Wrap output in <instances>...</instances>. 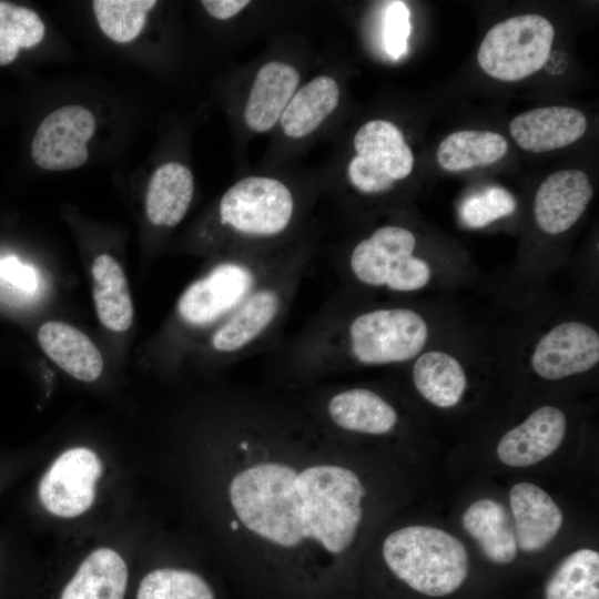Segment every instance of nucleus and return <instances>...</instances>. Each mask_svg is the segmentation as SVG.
Here are the masks:
<instances>
[{
    "mask_svg": "<svg viewBox=\"0 0 599 599\" xmlns=\"http://www.w3.org/2000/svg\"><path fill=\"white\" fill-rule=\"evenodd\" d=\"M441 298L378 300L339 290L278 351L276 372L311 383L348 370L399 368L474 319Z\"/></svg>",
    "mask_w": 599,
    "mask_h": 599,
    "instance_id": "obj_1",
    "label": "nucleus"
},
{
    "mask_svg": "<svg viewBox=\"0 0 599 599\" xmlns=\"http://www.w3.org/2000/svg\"><path fill=\"white\" fill-rule=\"evenodd\" d=\"M364 496L353 470L329 463L298 468L261 460L238 470L229 485L235 517L251 534L277 548L311 542L331 555L352 545Z\"/></svg>",
    "mask_w": 599,
    "mask_h": 599,
    "instance_id": "obj_2",
    "label": "nucleus"
},
{
    "mask_svg": "<svg viewBox=\"0 0 599 599\" xmlns=\"http://www.w3.org/2000/svg\"><path fill=\"white\" fill-rule=\"evenodd\" d=\"M341 291L367 298L414 300L480 285L470 261L454 253L423 251L417 233L384 224L344 254L336 271Z\"/></svg>",
    "mask_w": 599,
    "mask_h": 599,
    "instance_id": "obj_3",
    "label": "nucleus"
},
{
    "mask_svg": "<svg viewBox=\"0 0 599 599\" xmlns=\"http://www.w3.org/2000/svg\"><path fill=\"white\" fill-rule=\"evenodd\" d=\"M504 325L508 369L559 383L597 372L599 365L598 306L577 297L549 295L511 311Z\"/></svg>",
    "mask_w": 599,
    "mask_h": 599,
    "instance_id": "obj_4",
    "label": "nucleus"
},
{
    "mask_svg": "<svg viewBox=\"0 0 599 599\" xmlns=\"http://www.w3.org/2000/svg\"><path fill=\"white\" fill-rule=\"evenodd\" d=\"M307 264V252H293L226 321L207 335L206 352L215 363L236 364L275 343Z\"/></svg>",
    "mask_w": 599,
    "mask_h": 599,
    "instance_id": "obj_5",
    "label": "nucleus"
},
{
    "mask_svg": "<svg viewBox=\"0 0 599 599\" xmlns=\"http://www.w3.org/2000/svg\"><path fill=\"white\" fill-rule=\"evenodd\" d=\"M292 254L267 248L229 252L182 292L175 307L179 324L210 334Z\"/></svg>",
    "mask_w": 599,
    "mask_h": 599,
    "instance_id": "obj_6",
    "label": "nucleus"
},
{
    "mask_svg": "<svg viewBox=\"0 0 599 599\" xmlns=\"http://www.w3.org/2000/svg\"><path fill=\"white\" fill-rule=\"evenodd\" d=\"M383 557L389 570L412 589L433 597L457 590L468 575V554L448 532L408 526L387 536Z\"/></svg>",
    "mask_w": 599,
    "mask_h": 599,
    "instance_id": "obj_7",
    "label": "nucleus"
},
{
    "mask_svg": "<svg viewBox=\"0 0 599 599\" xmlns=\"http://www.w3.org/2000/svg\"><path fill=\"white\" fill-rule=\"evenodd\" d=\"M296 201L286 184L266 176H247L233 184L221 197L219 225L235 240L266 242L283 236L292 226ZM258 248V247H257Z\"/></svg>",
    "mask_w": 599,
    "mask_h": 599,
    "instance_id": "obj_8",
    "label": "nucleus"
},
{
    "mask_svg": "<svg viewBox=\"0 0 599 599\" xmlns=\"http://www.w3.org/2000/svg\"><path fill=\"white\" fill-rule=\"evenodd\" d=\"M555 29L545 17L520 14L488 30L477 53L481 70L500 81H519L539 71L547 62Z\"/></svg>",
    "mask_w": 599,
    "mask_h": 599,
    "instance_id": "obj_9",
    "label": "nucleus"
},
{
    "mask_svg": "<svg viewBox=\"0 0 599 599\" xmlns=\"http://www.w3.org/2000/svg\"><path fill=\"white\" fill-rule=\"evenodd\" d=\"M356 155L347 167L351 185L364 195H380L409 176L414 154L403 132L393 122L370 120L353 140Z\"/></svg>",
    "mask_w": 599,
    "mask_h": 599,
    "instance_id": "obj_10",
    "label": "nucleus"
},
{
    "mask_svg": "<svg viewBox=\"0 0 599 599\" xmlns=\"http://www.w3.org/2000/svg\"><path fill=\"white\" fill-rule=\"evenodd\" d=\"M103 467L97 454L85 447L64 450L39 483V499L52 515L73 518L84 514L95 498V484Z\"/></svg>",
    "mask_w": 599,
    "mask_h": 599,
    "instance_id": "obj_11",
    "label": "nucleus"
},
{
    "mask_svg": "<svg viewBox=\"0 0 599 599\" xmlns=\"http://www.w3.org/2000/svg\"><path fill=\"white\" fill-rule=\"evenodd\" d=\"M94 129V116L88 109L80 105L62 106L38 126L31 143V156L44 170L79 167L88 159L85 143Z\"/></svg>",
    "mask_w": 599,
    "mask_h": 599,
    "instance_id": "obj_12",
    "label": "nucleus"
},
{
    "mask_svg": "<svg viewBox=\"0 0 599 599\" xmlns=\"http://www.w3.org/2000/svg\"><path fill=\"white\" fill-rule=\"evenodd\" d=\"M593 187L586 172L566 169L551 173L536 190L532 223L541 236L566 235L586 213Z\"/></svg>",
    "mask_w": 599,
    "mask_h": 599,
    "instance_id": "obj_13",
    "label": "nucleus"
},
{
    "mask_svg": "<svg viewBox=\"0 0 599 599\" xmlns=\"http://www.w3.org/2000/svg\"><path fill=\"white\" fill-rule=\"evenodd\" d=\"M321 412L331 426L349 434L384 436L400 424L396 406L367 386L342 387L324 395Z\"/></svg>",
    "mask_w": 599,
    "mask_h": 599,
    "instance_id": "obj_14",
    "label": "nucleus"
},
{
    "mask_svg": "<svg viewBox=\"0 0 599 599\" xmlns=\"http://www.w3.org/2000/svg\"><path fill=\"white\" fill-rule=\"evenodd\" d=\"M568 432V416L557 405L536 407L499 439L497 456L507 466L528 467L552 455Z\"/></svg>",
    "mask_w": 599,
    "mask_h": 599,
    "instance_id": "obj_15",
    "label": "nucleus"
},
{
    "mask_svg": "<svg viewBox=\"0 0 599 599\" xmlns=\"http://www.w3.org/2000/svg\"><path fill=\"white\" fill-rule=\"evenodd\" d=\"M587 125L585 114L578 109L554 105L518 114L510 121L509 131L522 150L542 153L575 143Z\"/></svg>",
    "mask_w": 599,
    "mask_h": 599,
    "instance_id": "obj_16",
    "label": "nucleus"
},
{
    "mask_svg": "<svg viewBox=\"0 0 599 599\" xmlns=\"http://www.w3.org/2000/svg\"><path fill=\"white\" fill-rule=\"evenodd\" d=\"M509 499L517 547L525 552L540 551L558 534L561 510L544 489L530 483L516 484Z\"/></svg>",
    "mask_w": 599,
    "mask_h": 599,
    "instance_id": "obj_17",
    "label": "nucleus"
},
{
    "mask_svg": "<svg viewBox=\"0 0 599 599\" xmlns=\"http://www.w3.org/2000/svg\"><path fill=\"white\" fill-rule=\"evenodd\" d=\"M298 83V72L287 63L271 61L262 65L246 100V125L260 133L272 129L280 121Z\"/></svg>",
    "mask_w": 599,
    "mask_h": 599,
    "instance_id": "obj_18",
    "label": "nucleus"
},
{
    "mask_svg": "<svg viewBox=\"0 0 599 599\" xmlns=\"http://www.w3.org/2000/svg\"><path fill=\"white\" fill-rule=\"evenodd\" d=\"M38 341L43 352L64 372L82 382H93L103 370V358L87 334L58 321L42 324Z\"/></svg>",
    "mask_w": 599,
    "mask_h": 599,
    "instance_id": "obj_19",
    "label": "nucleus"
},
{
    "mask_svg": "<svg viewBox=\"0 0 599 599\" xmlns=\"http://www.w3.org/2000/svg\"><path fill=\"white\" fill-rule=\"evenodd\" d=\"M194 192L191 171L183 164L170 162L152 174L145 194V213L156 226L173 227L185 216Z\"/></svg>",
    "mask_w": 599,
    "mask_h": 599,
    "instance_id": "obj_20",
    "label": "nucleus"
},
{
    "mask_svg": "<svg viewBox=\"0 0 599 599\" xmlns=\"http://www.w3.org/2000/svg\"><path fill=\"white\" fill-rule=\"evenodd\" d=\"M128 568L113 549L99 548L79 566L60 599H124Z\"/></svg>",
    "mask_w": 599,
    "mask_h": 599,
    "instance_id": "obj_21",
    "label": "nucleus"
},
{
    "mask_svg": "<svg viewBox=\"0 0 599 599\" xmlns=\"http://www.w3.org/2000/svg\"><path fill=\"white\" fill-rule=\"evenodd\" d=\"M461 524L493 562L509 564L517 554L514 524L500 502L483 498L464 512Z\"/></svg>",
    "mask_w": 599,
    "mask_h": 599,
    "instance_id": "obj_22",
    "label": "nucleus"
},
{
    "mask_svg": "<svg viewBox=\"0 0 599 599\" xmlns=\"http://www.w3.org/2000/svg\"><path fill=\"white\" fill-rule=\"evenodd\" d=\"M93 301L101 324L113 332L130 328L134 308L125 274L109 254L95 257L92 265Z\"/></svg>",
    "mask_w": 599,
    "mask_h": 599,
    "instance_id": "obj_23",
    "label": "nucleus"
},
{
    "mask_svg": "<svg viewBox=\"0 0 599 599\" xmlns=\"http://www.w3.org/2000/svg\"><path fill=\"white\" fill-rule=\"evenodd\" d=\"M339 101L337 82L318 75L300 88L285 108L280 123L285 135L300 139L316 130L336 109Z\"/></svg>",
    "mask_w": 599,
    "mask_h": 599,
    "instance_id": "obj_24",
    "label": "nucleus"
},
{
    "mask_svg": "<svg viewBox=\"0 0 599 599\" xmlns=\"http://www.w3.org/2000/svg\"><path fill=\"white\" fill-rule=\"evenodd\" d=\"M507 152L508 142L497 132L461 130L453 132L440 142L436 159L445 171L459 172L494 164Z\"/></svg>",
    "mask_w": 599,
    "mask_h": 599,
    "instance_id": "obj_25",
    "label": "nucleus"
},
{
    "mask_svg": "<svg viewBox=\"0 0 599 599\" xmlns=\"http://www.w3.org/2000/svg\"><path fill=\"white\" fill-rule=\"evenodd\" d=\"M546 599H599V554L579 549L566 557L547 582Z\"/></svg>",
    "mask_w": 599,
    "mask_h": 599,
    "instance_id": "obj_26",
    "label": "nucleus"
},
{
    "mask_svg": "<svg viewBox=\"0 0 599 599\" xmlns=\"http://www.w3.org/2000/svg\"><path fill=\"white\" fill-rule=\"evenodd\" d=\"M44 24L33 10L0 1V65L16 60L20 49L40 43Z\"/></svg>",
    "mask_w": 599,
    "mask_h": 599,
    "instance_id": "obj_27",
    "label": "nucleus"
},
{
    "mask_svg": "<svg viewBox=\"0 0 599 599\" xmlns=\"http://www.w3.org/2000/svg\"><path fill=\"white\" fill-rule=\"evenodd\" d=\"M136 599H215L209 583L197 573L174 568L149 572L140 582Z\"/></svg>",
    "mask_w": 599,
    "mask_h": 599,
    "instance_id": "obj_28",
    "label": "nucleus"
},
{
    "mask_svg": "<svg viewBox=\"0 0 599 599\" xmlns=\"http://www.w3.org/2000/svg\"><path fill=\"white\" fill-rule=\"evenodd\" d=\"M154 0H95L93 10L103 33L115 42H129L143 29Z\"/></svg>",
    "mask_w": 599,
    "mask_h": 599,
    "instance_id": "obj_29",
    "label": "nucleus"
},
{
    "mask_svg": "<svg viewBox=\"0 0 599 599\" xmlns=\"http://www.w3.org/2000/svg\"><path fill=\"white\" fill-rule=\"evenodd\" d=\"M516 200L506 189L488 186L467 197L460 206V216L471 227H483L511 214Z\"/></svg>",
    "mask_w": 599,
    "mask_h": 599,
    "instance_id": "obj_30",
    "label": "nucleus"
},
{
    "mask_svg": "<svg viewBox=\"0 0 599 599\" xmlns=\"http://www.w3.org/2000/svg\"><path fill=\"white\" fill-rule=\"evenodd\" d=\"M412 31L410 11L404 1H392L384 18V45L395 60L407 51V40Z\"/></svg>",
    "mask_w": 599,
    "mask_h": 599,
    "instance_id": "obj_31",
    "label": "nucleus"
},
{
    "mask_svg": "<svg viewBox=\"0 0 599 599\" xmlns=\"http://www.w3.org/2000/svg\"><path fill=\"white\" fill-rule=\"evenodd\" d=\"M0 278L24 292H32L38 287L35 271L14 256L0 260Z\"/></svg>",
    "mask_w": 599,
    "mask_h": 599,
    "instance_id": "obj_32",
    "label": "nucleus"
},
{
    "mask_svg": "<svg viewBox=\"0 0 599 599\" xmlns=\"http://www.w3.org/2000/svg\"><path fill=\"white\" fill-rule=\"evenodd\" d=\"M202 6L210 16L219 20L235 17L250 4L247 0H203Z\"/></svg>",
    "mask_w": 599,
    "mask_h": 599,
    "instance_id": "obj_33",
    "label": "nucleus"
}]
</instances>
